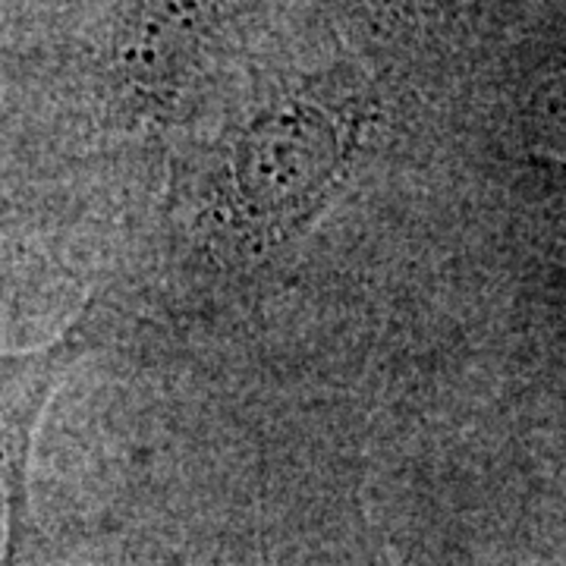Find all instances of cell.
Returning a JSON list of instances; mask_svg holds the SVG:
<instances>
[{
    "mask_svg": "<svg viewBox=\"0 0 566 566\" xmlns=\"http://www.w3.org/2000/svg\"><path fill=\"white\" fill-rule=\"evenodd\" d=\"M560 111H566V104ZM532 164H538V167H545V170H554V174H564L566 177V158H532Z\"/></svg>",
    "mask_w": 566,
    "mask_h": 566,
    "instance_id": "obj_3",
    "label": "cell"
},
{
    "mask_svg": "<svg viewBox=\"0 0 566 566\" xmlns=\"http://www.w3.org/2000/svg\"><path fill=\"white\" fill-rule=\"evenodd\" d=\"M92 305L54 344L29 353H0V494H3V560L29 566L39 547L32 506V450L41 416L73 365L92 353Z\"/></svg>",
    "mask_w": 566,
    "mask_h": 566,
    "instance_id": "obj_2",
    "label": "cell"
},
{
    "mask_svg": "<svg viewBox=\"0 0 566 566\" xmlns=\"http://www.w3.org/2000/svg\"><path fill=\"white\" fill-rule=\"evenodd\" d=\"M262 566H271V551H268V535L262 532Z\"/></svg>",
    "mask_w": 566,
    "mask_h": 566,
    "instance_id": "obj_4",
    "label": "cell"
},
{
    "mask_svg": "<svg viewBox=\"0 0 566 566\" xmlns=\"http://www.w3.org/2000/svg\"><path fill=\"white\" fill-rule=\"evenodd\" d=\"M371 117L368 92L344 73L300 80L249 111L208 151V237L249 262L296 243L346 180Z\"/></svg>",
    "mask_w": 566,
    "mask_h": 566,
    "instance_id": "obj_1",
    "label": "cell"
},
{
    "mask_svg": "<svg viewBox=\"0 0 566 566\" xmlns=\"http://www.w3.org/2000/svg\"><path fill=\"white\" fill-rule=\"evenodd\" d=\"M378 564H381V566H394V564H390V560H387L385 554H381V557H378Z\"/></svg>",
    "mask_w": 566,
    "mask_h": 566,
    "instance_id": "obj_5",
    "label": "cell"
}]
</instances>
